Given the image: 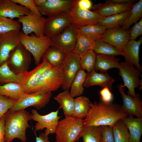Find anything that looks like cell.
Masks as SVG:
<instances>
[{
	"mask_svg": "<svg viewBox=\"0 0 142 142\" xmlns=\"http://www.w3.org/2000/svg\"><path fill=\"white\" fill-rule=\"evenodd\" d=\"M59 103V108H62L65 116H72L74 111V99L69 90H65L54 97Z\"/></svg>",
	"mask_w": 142,
	"mask_h": 142,
	"instance_id": "26",
	"label": "cell"
},
{
	"mask_svg": "<svg viewBox=\"0 0 142 142\" xmlns=\"http://www.w3.org/2000/svg\"><path fill=\"white\" fill-rule=\"evenodd\" d=\"M74 0H47L42 5L37 7L40 14L47 17L53 15L68 14Z\"/></svg>",
	"mask_w": 142,
	"mask_h": 142,
	"instance_id": "16",
	"label": "cell"
},
{
	"mask_svg": "<svg viewBox=\"0 0 142 142\" xmlns=\"http://www.w3.org/2000/svg\"><path fill=\"white\" fill-rule=\"evenodd\" d=\"M95 42L84 35L77 32L76 42L73 52L79 55L80 58L88 51L93 50Z\"/></svg>",
	"mask_w": 142,
	"mask_h": 142,
	"instance_id": "27",
	"label": "cell"
},
{
	"mask_svg": "<svg viewBox=\"0 0 142 142\" xmlns=\"http://www.w3.org/2000/svg\"><path fill=\"white\" fill-rule=\"evenodd\" d=\"M142 43V38L138 40H129L124 45L123 49V56L125 61L133 65L140 72L142 68L139 63V51Z\"/></svg>",
	"mask_w": 142,
	"mask_h": 142,
	"instance_id": "21",
	"label": "cell"
},
{
	"mask_svg": "<svg viewBox=\"0 0 142 142\" xmlns=\"http://www.w3.org/2000/svg\"><path fill=\"white\" fill-rule=\"evenodd\" d=\"M46 18L38 16L29 10L28 13L18 18V21L22 25L23 32L29 35L33 33L37 37L45 35L44 29Z\"/></svg>",
	"mask_w": 142,
	"mask_h": 142,
	"instance_id": "11",
	"label": "cell"
},
{
	"mask_svg": "<svg viewBox=\"0 0 142 142\" xmlns=\"http://www.w3.org/2000/svg\"><path fill=\"white\" fill-rule=\"evenodd\" d=\"M90 106L84 119L85 128L103 125L112 128L118 121L128 116L121 106L116 103L90 102Z\"/></svg>",
	"mask_w": 142,
	"mask_h": 142,
	"instance_id": "1",
	"label": "cell"
},
{
	"mask_svg": "<svg viewBox=\"0 0 142 142\" xmlns=\"http://www.w3.org/2000/svg\"><path fill=\"white\" fill-rule=\"evenodd\" d=\"M31 53L20 43L10 53L6 62L9 67L17 74L28 71L32 61Z\"/></svg>",
	"mask_w": 142,
	"mask_h": 142,
	"instance_id": "6",
	"label": "cell"
},
{
	"mask_svg": "<svg viewBox=\"0 0 142 142\" xmlns=\"http://www.w3.org/2000/svg\"><path fill=\"white\" fill-rule=\"evenodd\" d=\"M71 24L78 28L93 24H97L104 16L79 6L77 0H74L72 9L68 14Z\"/></svg>",
	"mask_w": 142,
	"mask_h": 142,
	"instance_id": "8",
	"label": "cell"
},
{
	"mask_svg": "<svg viewBox=\"0 0 142 142\" xmlns=\"http://www.w3.org/2000/svg\"><path fill=\"white\" fill-rule=\"evenodd\" d=\"M78 4L82 9L89 10L92 6V2L89 0H77Z\"/></svg>",
	"mask_w": 142,
	"mask_h": 142,
	"instance_id": "47",
	"label": "cell"
},
{
	"mask_svg": "<svg viewBox=\"0 0 142 142\" xmlns=\"http://www.w3.org/2000/svg\"><path fill=\"white\" fill-rule=\"evenodd\" d=\"M30 114L25 109L11 113L7 112L5 114V142H12L15 138L22 142L27 141L26 130L31 127L28 123Z\"/></svg>",
	"mask_w": 142,
	"mask_h": 142,
	"instance_id": "2",
	"label": "cell"
},
{
	"mask_svg": "<svg viewBox=\"0 0 142 142\" xmlns=\"http://www.w3.org/2000/svg\"><path fill=\"white\" fill-rule=\"evenodd\" d=\"M119 74L123 79L124 82L123 86L126 87L128 89V94L132 96L135 95V89L139 86V90H141L142 80L141 72L132 64L127 62H121L118 69Z\"/></svg>",
	"mask_w": 142,
	"mask_h": 142,
	"instance_id": "9",
	"label": "cell"
},
{
	"mask_svg": "<svg viewBox=\"0 0 142 142\" xmlns=\"http://www.w3.org/2000/svg\"><path fill=\"white\" fill-rule=\"evenodd\" d=\"M97 54L93 50L88 51L81 58L80 64L81 68L86 70L87 73L90 72L94 69Z\"/></svg>",
	"mask_w": 142,
	"mask_h": 142,
	"instance_id": "39",
	"label": "cell"
},
{
	"mask_svg": "<svg viewBox=\"0 0 142 142\" xmlns=\"http://www.w3.org/2000/svg\"><path fill=\"white\" fill-rule=\"evenodd\" d=\"M114 79L107 73H99L94 69L87 73L84 87L88 88L94 85H99L102 88H107L112 90V87Z\"/></svg>",
	"mask_w": 142,
	"mask_h": 142,
	"instance_id": "23",
	"label": "cell"
},
{
	"mask_svg": "<svg viewBox=\"0 0 142 142\" xmlns=\"http://www.w3.org/2000/svg\"><path fill=\"white\" fill-rule=\"evenodd\" d=\"M120 58L114 57L97 54L96 60L94 67L95 71L99 70L100 73H107L108 70L113 68H119Z\"/></svg>",
	"mask_w": 142,
	"mask_h": 142,
	"instance_id": "25",
	"label": "cell"
},
{
	"mask_svg": "<svg viewBox=\"0 0 142 142\" xmlns=\"http://www.w3.org/2000/svg\"><path fill=\"white\" fill-rule=\"evenodd\" d=\"M90 102L87 97L80 96L77 97L74 99V111L72 116L84 119L90 108Z\"/></svg>",
	"mask_w": 142,
	"mask_h": 142,
	"instance_id": "33",
	"label": "cell"
},
{
	"mask_svg": "<svg viewBox=\"0 0 142 142\" xmlns=\"http://www.w3.org/2000/svg\"><path fill=\"white\" fill-rule=\"evenodd\" d=\"M52 67L45 60H43L33 69L23 74V77L20 84L25 94L32 93L43 73Z\"/></svg>",
	"mask_w": 142,
	"mask_h": 142,
	"instance_id": "18",
	"label": "cell"
},
{
	"mask_svg": "<svg viewBox=\"0 0 142 142\" xmlns=\"http://www.w3.org/2000/svg\"><path fill=\"white\" fill-rule=\"evenodd\" d=\"M93 50L96 54L113 57L123 55L122 53L117 49L101 39L95 41Z\"/></svg>",
	"mask_w": 142,
	"mask_h": 142,
	"instance_id": "38",
	"label": "cell"
},
{
	"mask_svg": "<svg viewBox=\"0 0 142 142\" xmlns=\"http://www.w3.org/2000/svg\"><path fill=\"white\" fill-rule=\"evenodd\" d=\"M86 75L87 73L81 68L73 81L70 86V92L74 98L80 96L83 94L84 89L83 84Z\"/></svg>",
	"mask_w": 142,
	"mask_h": 142,
	"instance_id": "34",
	"label": "cell"
},
{
	"mask_svg": "<svg viewBox=\"0 0 142 142\" xmlns=\"http://www.w3.org/2000/svg\"><path fill=\"white\" fill-rule=\"evenodd\" d=\"M136 0L124 4H118L106 1L95 4L93 7V11L104 17L120 13L130 11Z\"/></svg>",
	"mask_w": 142,
	"mask_h": 142,
	"instance_id": "20",
	"label": "cell"
},
{
	"mask_svg": "<svg viewBox=\"0 0 142 142\" xmlns=\"http://www.w3.org/2000/svg\"><path fill=\"white\" fill-rule=\"evenodd\" d=\"M17 4L27 8L36 15L42 16L38 8L34 4L33 0H12Z\"/></svg>",
	"mask_w": 142,
	"mask_h": 142,
	"instance_id": "43",
	"label": "cell"
},
{
	"mask_svg": "<svg viewBox=\"0 0 142 142\" xmlns=\"http://www.w3.org/2000/svg\"><path fill=\"white\" fill-rule=\"evenodd\" d=\"M80 59V57L73 52L66 53L62 68L63 78L61 87L64 90L70 89L73 81L81 69Z\"/></svg>",
	"mask_w": 142,
	"mask_h": 142,
	"instance_id": "10",
	"label": "cell"
},
{
	"mask_svg": "<svg viewBox=\"0 0 142 142\" xmlns=\"http://www.w3.org/2000/svg\"><path fill=\"white\" fill-rule=\"evenodd\" d=\"M33 1L36 5L37 7H38L44 4L46 1L47 0H33Z\"/></svg>",
	"mask_w": 142,
	"mask_h": 142,
	"instance_id": "50",
	"label": "cell"
},
{
	"mask_svg": "<svg viewBox=\"0 0 142 142\" xmlns=\"http://www.w3.org/2000/svg\"><path fill=\"white\" fill-rule=\"evenodd\" d=\"M59 121L55 130L56 142H75L85 128L84 119L73 116H65Z\"/></svg>",
	"mask_w": 142,
	"mask_h": 142,
	"instance_id": "3",
	"label": "cell"
},
{
	"mask_svg": "<svg viewBox=\"0 0 142 142\" xmlns=\"http://www.w3.org/2000/svg\"><path fill=\"white\" fill-rule=\"evenodd\" d=\"M112 129L114 142H130L129 130L121 119L115 124Z\"/></svg>",
	"mask_w": 142,
	"mask_h": 142,
	"instance_id": "35",
	"label": "cell"
},
{
	"mask_svg": "<svg viewBox=\"0 0 142 142\" xmlns=\"http://www.w3.org/2000/svg\"><path fill=\"white\" fill-rule=\"evenodd\" d=\"M17 100L0 95V119L13 106Z\"/></svg>",
	"mask_w": 142,
	"mask_h": 142,
	"instance_id": "41",
	"label": "cell"
},
{
	"mask_svg": "<svg viewBox=\"0 0 142 142\" xmlns=\"http://www.w3.org/2000/svg\"><path fill=\"white\" fill-rule=\"evenodd\" d=\"M62 65L52 67L45 70L40 77L32 93L40 92L48 93L57 90L63 80Z\"/></svg>",
	"mask_w": 142,
	"mask_h": 142,
	"instance_id": "5",
	"label": "cell"
},
{
	"mask_svg": "<svg viewBox=\"0 0 142 142\" xmlns=\"http://www.w3.org/2000/svg\"><path fill=\"white\" fill-rule=\"evenodd\" d=\"M107 29V28L104 26L97 24H93L78 28L77 31L95 42L101 39Z\"/></svg>",
	"mask_w": 142,
	"mask_h": 142,
	"instance_id": "32",
	"label": "cell"
},
{
	"mask_svg": "<svg viewBox=\"0 0 142 142\" xmlns=\"http://www.w3.org/2000/svg\"><path fill=\"white\" fill-rule=\"evenodd\" d=\"M101 142H114L112 128L108 126H101Z\"/></svg>",
	"mask_w": 142,
	"mask_h": 142,
	"instance_id": "42",
	"label": "cell"
},
{
	"mask_svg": "<svg viewBox=\"0 0 142 142\" xmlns=\"http://www.w3.org/2000/svg\"><path fill=\"white\" fill-rule=\"evenodd\" d=\"M130 30L124 29L121 27L107 29L101 39L117 49L123 55V49L129 40Z\"/></svg>",
	"mask_w": 142,
	"mask_h": 142,
	"instance_id": "17",
	"label": "cell"
},
{
	"mask_svg": "<svg viewBox=\"0 0 142 142\" xmlns=\"http://www.w3.org/2000/svg\"><path fill=\"white\" fill-rule=\"evenodd\" d=\"M29 11L12 0H0V16L13 19L27 14Z\"/></svg>",
	"mask_w": 142,
	"mask_h": 142,
	"instance_id": "22",
	"label": "cell"
},
{
	"mask_svg": "<svg viewBox=\"0 0 142 142\" xmlns=\"http://www.w3.org/2000/svg\"><path fill=\"white\" fill-rule=\"evenodd\" d=\"M117 88L122 98L123 104L121 108L123 110L128 116L142 118V101L140 95L135 93L134 95L132 96L126 94L121 84L118 85Z\"/></svg>",
	"mask_w": 142,
	"mask_h": 142,
	"instance_id": "14",
	"label": "cell"
},
{
	"mask_svg": "<svg viewBox=\"0 0 142 142\" xmlns=\"http://www.w3.org/2000/svg\"><path fill=\"white\" fill-rule=\"evenodd\" d=\"M52 96V92H37L29 94H24L7 112L11 113L24 110L30 106L37 109H41L48 103Z\"/></svg>",
	"mask_w": 142,
	"mask_h": 142,
	"instance_id": "7",
	"label": "cell"
},
{
	"mask_svg": "<svg viewBox=\"0 0 142 142\" xmlns=\"http://www.w3.org/2000/svg\"><path fill=\"white\" fill-rule=\"evenodd\" d=\"M59 109L44 115L40 114L36 109H32L30 119L37 122L34 126L35 131L42 130L45 128L44 133L46 135L55 133L58 120L61 117L58 116Z\"/></svg>",
	"mask_w": 142,
	"mask_h": 142,
	"instance_id": "12",
	"label": "cell"
},
{
	"mask_svg": "<svg viewBox=\"0 0 142 142\" xmlns=\"http://www.w3.org/2000/svg\"><path fill=\"white\" fill-rule=\"evenodd\" d=\"M5 114L0 119V142H5Z\"/></svg>",
	"mask_w": 142,
	"mask_h": 142,
	"instance_id": "46",
	"label": "cell"
},
{
	"mask_svg": "<svg viewBox=\"0 0 142 142\" xmlns=\"http://www.w3.org/2000/svg\"><path fill=\"white\" fill-rule=\"evenodd\" d=\"M133 0H107V2L118 4L126 3L133 1Z\"/></svg>",
	"mask_w": 142,
	"mask_h": 142,
	"instance_id": "49",
	"label": "cell"
},
{
	"mask_svg": "<svg viewBox=\"0 0 142 142\" xmlns=\"http://www.w3.org/2000/svg\"><path fill=\"white\" fill-rule=\"evenodd\" d=\"M121 120L129 130L130 142H140L142 134V118L128 116Z\"/></svg>",
	"mask_w": 142,
	"mask_h": 142,
	"instance_id": "24",
	"label": "cell"
},
{
	"mask_svg": "<svg viewBox=\"0 0 142 142\" xmlns=\"http://www.w3.org/2000/svg\"><path fill=\"white\" fill-rule=\"evenodd\" d=\"M130 10L122 13L104 17L97 24L111 29L120 27L130 14Z\"/></svg>",
	"mask_w": 142,
	"mask_h": 142,
	"instance_id": "30",
	"label": "cell"
},
{
	"mask_svg": "<svg viewBox=\"0 0 142 142\" xmlns=\"http://www.w3.org/2000/svg\"><path fill=\"white\" fill-rule=\"evenodd\" d=\"M36 142H50L49 140L48 135L44 133L40 134L38 136H36Z\"/></svg>",
	"mask_w": 142,
	"mask_h": 142,
	"instance_id": "48",
	"label": "cell"
},
{
	"mask_svg": "<svg viewBox=\"0 0 142 142\" xmlns=\"http://www.w3.org/2000/svg\"><path fill=\"white\" fill-rule=\"evenodd\" d=\"M99 93L102 102L105 103H110L112 101L113 99V95L108 88L105 87L103 88Z\"/></svg>",
	"mask_w": 142,
	"mask_h": 142,
	"instance_id": "45",
	"label": "cell"
},
{
	"mask_svg": "<svg viewBox=\"0 0 142 142\" xmlns=\"http://www.w3.org/2000/svg\"><path fill=\"white\" fill-rule=\"evenodd\" d=\"M20 31L0 34V66L6 62L12 50L20 43Z\"/></svg>",
	"mask_w": 142,
	"mask_h": 142,
	"instance_id": "19",
	"label": "cell"
},
{
	"mask_svg": "<svg viewBox=\"0 0 142 142\" xmlns=\"http://www.w3.org/2000/svg\"><path fill=\"white\" fill-rule=\"evenodd\" d=\"M142 16V0L135 3L130 10L129 15L121 25V27L125 30L129 29L133 24L136 23Z\"/></svg>",
	"mask_w": 142,
	"mask_h": 142,
	"instance_id": "36",
	"label": "cell"
},
{
	"mask_svg": "<svg viewBox=\"0 0 142 142\" xmlns=\"http://www.w3.org/2000/svg\"><path fill=\"white\" fill-rule=\"evenodd\" d=\"M24 94L20 84L10 83L0 85V95L18 100Z\"/></svg>",
	"mask_w": 142,
	"mask_h": 142,
	"instance_id": "29",
	"label": "cell"
},
{
	"mask_svg": "<svg viewBox=\"0 0 142 142\" xmlns=\"http://www.w3.org/2000/svg\"><path fill=\"white\" fill-rule=\"evenodd\" d=\"M142 34V18L135 23L131 29L129 40H135Z\"/></svg>",
	"mask_w": 142,
	"mask_h": 142,
	"instance_id": "44",
	"label": "cell"
},
{
	"mask_svg": "<svg viewBox=\"0 0 142 142\" xmlns=\"http://www.w3.org/2000/svg\"><path fill=\"white\" fill-rule=\"evenodd\" d=\"M26 35L22 31L18 34L20 42L33 57L35 64L37 65L40 62L43 55L52 45L51 39L44 35L37 37L34 34Z\"/></svg>",
	"mask_w": 142,
	"mask_h": 142,
	"instance_id": "4",
	"label": "cell"
},
{
	"mask_svg": "<svg viewBox=\"0 0 142 142\" xmlns=\"http://www.w3.org/2000/svg\"><path fill=\"white\" fill-rule=\"evenodd\" d=\"M21 28L18 21L0 16V34L13 31H20Z\"/></svg>",
	"mask_w": 142,
	"mask_h": 142,
	"instance_id": "40",
	"label": "cell"
},
{
	"mask_svg": "<svg viewBox=\"0 0 142 142\" xmlns=\"http://www.w3.org/2000/svg\"><path fill=\"white\" fill-rule=\"evenodd\" d=\"M23 77V74H17L13 72L9 67L6 61L0 66L1 84L10 83L20 84Z\"/></svg>",
	"mask_w": 142,
	"mask_h": 142,
	"instance_id": "31",
	"label": "cell"
},
{
	"mask_svg": "<svg viewBox=\"0 0 142 142\" xmlns=\"http://www.w3.org/2000/svg\"><path fill=\"white\" fill-rule=\"evenodd\" d=\"M71 24L68 14L52 16L46 18L44 32L52 39L59 35Z\"/></svg>",
	"mask_w": 142,
	"mask_h": 142,
	"instance_id": "15",
	"label": "cell"
},
{
	"mask_svg": "<svg viewBox=\"0 0 142 142\" xmlns=\"http://www.w3.org/2000/svg\"><path fill=\"white\" fill-rule=\"evenodd\" d=\"M66 53L59 49L50 46L45 52L41 58L45 60L52 67L61 66L63 63Z\"/></svg>",
	"mask_w": 142,
	"mask_h": 142,
	"instance_id": "28",
	"label": "cell"
},
{
	"mask_svg": "<svg viewBox=\"0 0 142 142\" xmlns=\"http://www.w3.org/2000/svg\"><path fill=\"white\" fill-rule=\"evenodd\" d=\"M102 137L101 126H90L85 128L80 134L83 142H101Z\"/></svg>",
	"mask_w": 142,
	"mask_h": 142,
	"instance_id": "37",
	"label": "cell"
},
{
	"mask_svg": "<svg viewBox=\"0 0 142 142\" xmlns=\"http://www.w3.org/2000/svg\"><path fill=\"white\" fill-rule=\"evenodd\" d=\"M78 28L76 25L71 24L59 35L51 39V46L65 53L73 52L76 43Z\"/></svg>",
	"mask_w": 142,
	"mask_h": 142,
	"instance_id": "13",
	"label": "cell"
}]
</instances>
